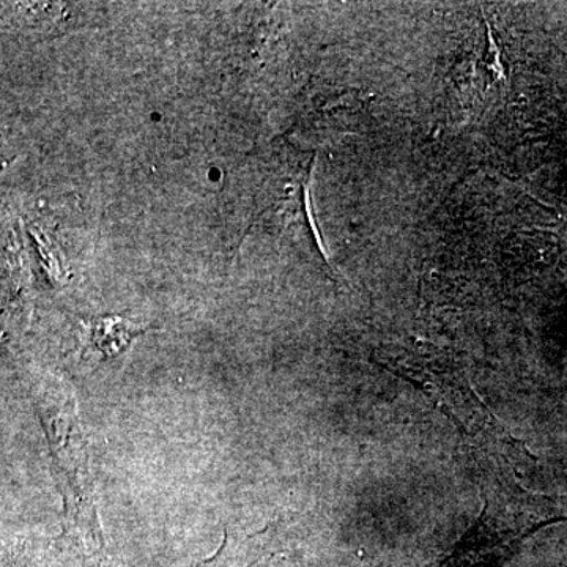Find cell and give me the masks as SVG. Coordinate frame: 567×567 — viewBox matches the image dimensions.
I'll list each match as a JSON object with an SVG mask.
<instances>
[{"label":"cell","instance_id":"obj_1","mask_svg":"<svg viewBox=\"0 0 567 567\" xmlns=\"http://www.w3.org/2000/svg\"><path fill=\"white\" fill-rule=\"evenodd\" d=\"M475 461L483 511L439 567H498L516 554L525 537L567 520V503L522 487L516 465L503 458Z\"/></svg>","mask_w":567,"mask_h":567},{"label":"cell","instance_id":"obj_3","mask_svg":"<svg viewBox=\"0 0 567 567\" xmlns=\"http://www.w3.org/2000/svg\"><path fill=\"white\" fill-rule=\"evenodd\" d=\"M92 334H110V338L103 339L95 347L106 354H115L122 352L123 347H128L136 331L121 319H104L93 322Z\"/></svg>","mask_w":567,"mask_h":567},{"label":"cell","instance_id":"obj_2","mask_svg":"<svg viewBox=\"0 0 567 567\" xmlns=\"http://www.w3.org/2000/svg\"><path fill=\"white\" fill-rule=\"evenodd\" d=\"M383 365L388 371L412 383L429 401L434 402L440 412L453 421L472 450L473 457L506 458L517 466L528 461L535 462L527 447L499 425L472 386L453 372L405 358L385 361Z\"/></svg>","mask_w":567,"mask_h":567}]
</instances>
